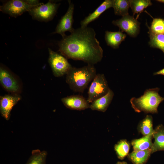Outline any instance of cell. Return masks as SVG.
<instances>
[{
	"mask_svg": "<svg viewBox=\"0 0 164 164\" xmlns=\"http://www.w3.org/2000/svg\"><path fill=\"white\" fill-rule=\"evenodd\" d=\"M21 99V96L18 94H12L0 97V113L6 120L9 119L12 108Z\"/></svg>",
	"mask_w": 164,
	"mask_h": 164,
	"instance_id": "obj_11",
	"label": "cell"
},
{
	"mask_svg": "<svg viewBox=\"0 0 164 164\" xmlns=\"http://www.w3.org/2000/svg\"><path fill=\"white\" fill-rule=\"evenodd\" d=\"M153 134L132 140L131 144L134 150H144L150 149L153 144L152 142Z\"/></svg>",
	"mask_w": 164,
	"mask_h": 164,
	"instance_id": "obj_18",
	"label": "cell"
},
{
	"mask_svg": "<svg viewBox=\"0 0 164 164\" xmlns=\"http://www.w3.org/2000/svg\"><path fill=\"white\" fill-rule=\"evenodd\" d=\"M97 74L93 65L80 68L72 67L66 74V80L74 92L82 93Z\"/></svg>",
	"mask_w": 164,
	"mask_h": 164,
	"instance_id": "obj_2",
	"label": "cell"
},
{
	"mask_svg": "<svg viewBox=\"0 0 164 164\" xmlns=\"http://www.w3.org/2000/svg\"><path fill=\"white\" fill-rule=\"evenodd\" d=\"M60 5L49 1L45 4L31 9L29 11L32 18L40 21L48 22L52 20L55 15Z\"/></svg>",
	"mask_w": 164,
	"mask_h": 164,
	"instance_id": "obj_4",
	"label": "cell"
},
{
	"mask_svg": "<svg viewBox=\"0 0 164 164\" xmlns=\"http://www.w3.org/2000/svg\"><path fill=\"white\" fill-rule=\"evenodd\" d=\"M138 129L144 136L153 134L154 131L153 128V120L150 115H147L140 122Z\"/></svg>",
	"mask_w": 164,
	"mask_h": 164,
	"instance_id": "obj_20",
	"label": "cell"
},
{
	"mask_svg": "<svg viewBox=\"0 0 164 164\" xmlns=\"http://www.w3.org/2000/svg\"><path fill=\"white\" fill-rule=\"evenodd\" d=\"M130 148L129 143L125 140L120 141L114 147L118 158L121 160L123 159L128 155Z\"/></svg>",
	"mask_w": 164,
	"mask_h": 164,
	"instance_id": "obj_24",
	"label": "cell"
},
{
	"mask_svg": "<svg viewBox=\"0 0 164 164\" xmlns=\"http://www.w3.org/2000/svg\"><path fill=\"white\" fill-rule=\"evenodd\" d=\"M112 0H105L91 13L86 17L80 22L81 27H85L91 22L97 19L107 9L112 7Z\"/></svg>",
	"mask_w": 164,
	"mask_h": 164,
	"instance_id": "obj_13",
	"label": "cell"
},
{
	"mask_svg": "<svg viewBox=\"0 0 164 164\" xmlns=\"http://www.w3.org/2000/svg\"><path fill=\"white\" fill-rule=\"evenodd\" d=\"M126 35L121 31H105V39L107 45L113 48H118L122 42L124 40Z\"/></svg>",
	"mask_w": 164,
	"mask_h": 164,
	"instance_id": "obj_15",
	"label": "cell"
},
{
	"mask_svg": "<svg viewBox=\"0 0 164 164\" xmlns=\"http://www.w3.org/2000/svg\"><path fill=\"white\" fill-rule=\"evenodd\" d=\"M116 164H128L127 162H120L118 161L117 162Z\"/></svg>",
	"mask_w": 164,
	"mask_h": 164,
	"instance_id": "obj_28",
	"label": "cell"
},
{
	"mask_svg": "<svg viewBox=\"0 0 164 164\" xmlns=\"http://www.w3.org/2000/svg\"><path fill=\"white\" fill-rule=\"evenodd\" d=\"M154 141L151 148L152 153L159 151H164V127L162 125L158 126L153 134Z\"/></svg>",
	"mask_w": 164,
	"mask_h": 164,
	"instance_id": "obj_16",
	"label": "cell"
},
{
	"mask_svg": "<svg viewBox=\"0 0 164 164\" xmlns=\"http://www.w3.org/2000/svg\"><path fill=\"white\" fill-rule=\"evenodd\" d=\"M0 81L3 87L9 92L18 94L20 91L17 80L8 70L2 66L0 68Z\"/></svg>",
	"mask_w": 164,
	"mask_h": 164,
	"instance_id": "obj_10",
	"label": "cell"
},
{
	"mask_svg": "<svg viewBox=\"0 0 164 164\" xmlns=\"http://www.w3.org/2000/svg\"><path fill=\"white\" fill-rule=\"evenodd\" d=\"M114 95V92L110 89L106 94L91 103L90 108L93 110L105 112L111 103Z\"/></svg>",
	"mask_w": 164,
	"mask_h": 164,
	"instance_id": "obj_14",
	"label": "cell"
},
{
	"mask_svg": "<svg viewBox=\"0 0 164 164\" xmlns=\"http://www.w3.org/2000/svg\"><path fill=\"white\" fill-rule=\"evenodd\" d=\"M27 4L24 0H11L0 6V11L12 17H16L34 7Z\"/></svg>",
	"mask_w": 164,
	"mask_h": 164,
	"instance_id": "obj_8",
	"label": "cell"
},
{
	"mask_svg": "<svg viewBox=\"0 0 164 164\" xmlns=\"http://www.w3.org/2000/svg\"><path fill=\"white\" fill-rule=\"evenodd\" d=\"M110 89L104 74H97L89 88L87 101L89 104L92 103L106 94Z\"/></svg>",
	"mask_w": 164,
	"mask_h": 164,
	"instance_id": "obj_6",
	"label": "cell"
},
{
	"mask_svg": "<svg viewBox=\"0 0 164 164\" xmlns=\"http://www.w3.org/2000/svg\"><path fill=\"white\" fill-rule=\"evenodd\" d=\"M24 1L28 5L34 7L38 6L42 3H40L39 1L37 0H26Z\"/></svg>",
	"mask_w": 164,
	"mask_h": 164,
	"instance_id": "obj_26",
	"label": "cell"
},
{
	"mask_svg": "<svg viewBox=\"0 0 164 164\" xmlns=\"http://www.w3.org/2000/svg\"><path fill=\"white\" fill-rule=\"evenodd\" d=\"M159 75L164 76V68L153 73V75Z\"/></svg>",
	"mask_w": 164,
	"mask_h": 164,
	"instance_id": "obj_27",
	"label": "cell"
},
{
	"mask_svg": "<svg viewBox=\"0 0 164 164\" xmlns=\"http://www.w3.org/2000/svg\"><path fill=\"white\" fill-rule=\"evenodd\" d=\"M130 7L133 13L138 14L143 11L144 9L152 5L149 0H129Z\"/></svg>",
	"mask_w": 164,
	"mask_h": 164,
	"instance_id": "obj_23",
	"label": "cell"
},
{
	"mask_svg": "<svg viewBox=\"0 0 164 164\" xmlns=\"http://www.w3.org/2000/svg\"><path fill=\"white\" fill-rule=\"evenodd\" d=\"M150 41L149 43L153 48L161 50L164 53V34H155L149 30Z\"/></svg>",
	"mask_w": 164,
	"mask_h": 164,
	"instance_id": "obj_22",
	"label": "cell"
},
{
	"mask_svg": "<svg viewBox=\"0 0 164 164\" xmlns=\"http://www.w3.org/2000/svg\"><path fill=\"white\" fill-rule=\"evenodd\" d=\"M159 90L158 87L146 89L140 97L132 98L130 102L135 111L138 113H157L159 104L164 101V97L159 94Z\"/></svg>",
	"mask_w": 164,
	"mask_h": 164,
	"instance_id": "obj_3",
	"label": "cell"
},
{
	"mask_svg": "<svg viewBox=\"0 0 164 164\" xmlns=\"http://www.w3.org/2000/svg\"><path fill=\"white\" fill-rule=\"evenodd\" d=\"M61 101L66 107L71 110L81 111L90 108V104L87 100L80 95L63 98Z\"/></svg>",
	"mask_w": 164,
	"mask_h": 164,
	"instance_id": "obj_12",
	"label": "cell"
},
{
	"mask_svg": "<svg viewBox=\"0 0 164 164\" xmlns=\"http://www.w3.org/2000/svg\"><path fill=\"white\" fill-rule=\"evenodd\" d=\"M112 23L118 27L121 31L126 32L131 37H135L139 33L140 23L133 16L128 15L113 20Z\"/></svg>",
	"mask_w": 164,
	"mask_h": 164,
	"instance_id": "obj_7",
	"label": "cell"
},
{
	"mask_svg": "<svg viewBox=\"0 0 164 164\" xmlns=\"http://www.w3.org/2000/svg\"><path fill=\"white\" fill-rule=\"evenodd\" d=\"M68 1L69 3L68 10L65 15L62 17L55 31L53 33L60 34L62 37L66 35L65 34L66 32L69 31L71 33L74 29L73 27L74 5L70 0Z\"/></svg>",
	"mask_w": 164,
	"mask_h": 164,
	"instance_id": "obj_9",
	"label": "cell"
},
{
	"mask_svg": "<svg viewBox=\"0 0 164 164\" xmlns=\"http://www.w3.org/2000/svg\"><path fill=\"white\" fill-rule=\"evenodd\" d=\"M130 7L129 0H112V6L116 15L122 17L128 15V10Z\"/></svg>",
	"mask_w": 164,
	"mask_h": 164,
	"instance_id": "obj_19",
	"label": "cell"
},
{
	"mask_svg": "<svg viewBox=\"0 0 164 164\" xmlns=\"http://www.w3.org/2000/svg\"><path fill=\"white\" fill-rule=\"evenodd\" d=\"M60 53L67 59L84 61L94 65L100 62L103 50L92 28L80 27L66 35L58 43Z\"/></svg>",
	"mask_w": 164,
	"mask_h": 164,
	"instance_id": "obj_1",
	"label": "cell"
},
{
	"mask_svg": "<svg viewBox=\"0 0 164 164\" xmlns=\"http://www.w3.org/2000/svg\"><path fill=\"white\" fill-rule=\"evenodd\" d=\"M152 154L150 149L134 150L128 155V158L133 164H145Z\"/></svg>",
	"mask_w": 164,
	"mask_h": 164,
	"instance_id": "obj_17",
	"label": "cell"
},
{
	"mask_svg": "<svg viewBox=\"0 0 164 164\" xmlns=\"http://www.w3.org/2000/svg\"><path fill=\"white\" fill-rule=\"evenodd\" d=\"M48 51V61L54 76L59 77L66 74L72 67L67 59L50 48Z\"/></svg>",
	"mask_w": 164,
	"mask_h": 164,
	"instance_id": "obj_5",
	"label": "cell"
},
{
	"mask_svg": "<svg viewBox=\"0 0 164 164\" xmlns=\"http://www.w3.org/2000/svg\"><path fill=\"white\" fill-rule=\"evenodd\" d=\"M47 153L37 149L32 151V155L26 164H46Z\"/></svg>",
	"mask_w": 164,
	"mask_h": 164,
	"instance_id": "obj_21",
	"label": "cell"
},
{
	"mask_svg": "<svg viewBox=\"0 0 164 164\" xmlns=\"http://www.w3.org/2000/svg\"><path fill=\"white\" fill-rule=\"evenodd\" d=\"M149 30L155 34H164V20L161 18L153 19Z\"/></svg>",
	"mask_w": 164,
	"mask_h": 164,
	"instance_id": "obj_25",
	"label": "cell"
},
{
	"mask_svg": "<svg viewBox=\"0 0 164 164\" xmlns=\"http://www.w3.org/2000/svg\"><path fill=\"white\" fill-rule=\"evenodd\" d=\"M156 1L164 3V0H156Z\"/></svg>",
	"mask_w": 164,
	"mask_h": 164,
	"instance_id": "obj_29",
	"label": "cell"
}]
</instances>
